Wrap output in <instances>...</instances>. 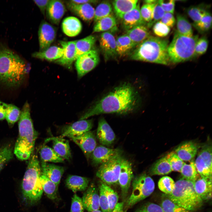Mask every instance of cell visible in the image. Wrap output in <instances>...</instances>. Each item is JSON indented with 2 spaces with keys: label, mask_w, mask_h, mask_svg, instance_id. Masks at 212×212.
Here are the masks:
<instances>
[{
  "label": "cell",
  "mask_w": 212,
  "mask_h": 212,
  "mask_svg": "<svg viewBox=\"0 0 212 212\" xmlns=\"http://www.w3.org/2000/svg\"><path fill=\"white\" fill-rule=\"evenodd\" d=\"M140 101L134 87L125 83L115 88L86 111L80 120L102 114H126L134 111Z\"/></svg>",
  "instance_id": "6da1fadb"
},
{
  "label": "cell",
  "mask_w": 212,
  "mask_h": 212,
  "mask_svg": "<svg viewBox=\"0 0 212 212\" xmlns=\"http://www.w3.org/2000/svg\"><path fill=\"white\" fill-rule=\"evenodd\" d=\"M19 120V136L14 153L19 160H26L30 157L38 135L34 127L30 115V106L27 102L21 110Z\"/></svg>",
  "instance_id": "7a4b0ae2"
},
{
  "label": "cell",
  "mask_w": 212,
  "mask_h": 212,
  "mask_svg": "<svg viewBox=\"0 0 212 212\" xmlns=\"http://www.w3.org/2000/svg\"><path fill=\"white\" fill-rule=\"evenodd\" d=\"M168 40L150 36L129 54V59L168 65L170 63L168 53Z\"/></svg>",
  "instance_id": "3957f363"
},
{
  "label": "cell",
  "mask_w": 212,
  "mask_h": 212,
  "mask_svg": "<svg viewBox=\"0 0 212 212\" xmlns=\"http://www.w3.org/2000/svg\"><path fill=\"white\" fill-rule=\"evenodd\" d=\"M26 64L11 49H0V83L10 87L19 86L25 76Z\"/></svg>",
  "instance_id": "277c9868"
},
{
  "label": "cell",
  "mask_w": 212,
  "mask_h": 212,
  "mask_svg": "<svg viewBox=\"0 0 212 212\" xmlns=\"http://www.w3.org/2000/svg\"><path fill=\"white\" fill-rule=\"evenodd\" d=\"M41 173L38 157L32 155L30 158L21 185L22 200L26 205H33L42 197L43 191L40 179Z\"/></svg>",
  "instance_id": "5b68a950"
},
{
  "label": "cell",
  "mask_w": 212,
  "mask_h": 212,
  "mask_svg": "<svg viewBox=\"0 0 212 212\" xmlns=\"http://www.w3.org/2000/svg\"><path fill=\"white\" fill-rule=\"evenodd\" d=\"M165 195L174 203L189 211L197 209L203 203V201L195 191L194 182L183 178L175 182L170 194Z\"/></svg>",
  "instance_id": "8992f818"
},
{
  "label": "cell",
  "mask_w": 212,
  "mask_h": 212,
  "mask_svg": "<svg viewBox=\"0 0 212 212\" xmlns=\"http://www.w3.org/2000/svg\"><path fill=\"white\" fill-rule=\"evenodd\" d=\"M198 39V35L186 37L180 34L176 30L172 41L168 48L170 63L183 62L194 58L195 47Z\"/></svg>",
  "instance_id": "52a82bcc"
},
{
  "label": "cell",
  "mask_w": 212,
  "mask_h": 212,
  "mask_svg": "<svg viewBox=\"0 0 212 212\" xmlns=\"http://www.w3.org/2000/svg\"><path fill=\"white\" fill-rule=\"evenodd\" d=\"M132 184V192L125 204L124 210L126 211L128 208L150 195L153 192L155 188V183L153 179L145 173L135 177Z\"/></svg>",
  "instance_id": "ba28073f"
},
{
  "label": "cell",
  "mask_w": 212,
  "mask_h": 212,
  "mask_svg": "<svg viewBox=\"0 0 212 212\" xmlns=\"http://www.w3.org/2000/svg\"><path fill=\"white\" fill-rule=\"evenodd\" d=\"M124 159L121 153L101 165L97 171V176L109 186L118 184L121 166Z\"/></svg>",
  "instance_id": "9c48e42d"
},
{
  "label": "cell",
  "mask_w": 212,
  "mask_h": 212,
  "mask_svg": "<svg viewBox=\"0 0 212 212\" xmlns=\"http://www.w3.org/2000/svg\"><path fill=\"white\" fill-rule=\"evenodd\" d=\"M75 66L78 77L80 78L94 69L99 64L100 57L98 52L93 49L78 57Z\"/></svg>",
  "instance_id": "30bf717a"
},
{
  "label": "cell",
  "mask_w": 212,
  "mask_h": 212,
  "mask_svg": "<svg viewBox=\"0 0 212 212\" xmlns=\"http://www.w3.org/2000/svg\"><path fill=\"white\" fill-rule=\"evenodd\" d=\"M195 165L201 177L212 178V148L210 145L204 146L201 150L196 160Z\"/></svg>",
  "instance_id": "8fae6325"
},
{
  "label": "cell",
  "mask_w": 212,
  "mask_h": 212,
  "mask_svg": "<svg viewBox=\"0 0 212 212\" xmlns=\"http://www.w3.org/2000/svg\"><path fill=\"white\" fill-rule=\"evenodd\" d=\"M93 126L92 119L79 120L64 127L62 129L61 136L72 139L90 131Z\"/></svg>",
  "instance_id": "7c38bea8"
},
{
  "label": "cell",
  "mask_w": 212,
  "mask_h": 212,
  "mask_svg": "<svg viewBox=\"0 0 212 212\" xmlns=\"http://www.w3.org/2000/svg\"><path fill=\"white\" fill-rule=\"evenodd\" d=\"M133 177L131 164L124 158L122 163L118 180L121 191L122 198L124 200L127 197Z\"/></svg>",
  "instance_id": "4fadbf2b"
},
{
  "label": "cell",
  "mask_w": 212,
  "mask_h": 212,
  "mask_svg": "<svg viewBox=\"0 0 212 212\" xmlns=\"http://www.w3.org/2000/svg\"><path fill=\"white\" fill-rule=\"evenodd\" d=\"M99 41L100 47L105 61L117 57L116 39L111 33L108 31L102 32Z\"/></svg>",
  "instance_id": "5bb4252c"
},
{
  "label": "cell",
  "mask_w": 212,
  "mask_h": 212,
  "mask_svg": "<svg viewBox=\"0 0 212 212\" xmlns=\"http://www.w3.org/2000/svg\"><path fill=\"white\" fill-rule=\"evenodd\" d=\"M38 35L39 52H42L49 47L54 41L56 36V30L51 24L43 21L39 26Z\"/></svg>",
  "instance_id": "9a60e30c"
},
{
  "label": "cell",
  "mask_w": 212,
  "mask_h": 212,
  "mask_svg": "<svg viewBox=\"0 0 212 212\" xmlns=\"http://www.w3.org/2000/svg\"><path fill=\"white\" fill-rule=\"evenodd\" d=\"M121 153L119 149H112L100 145L96 146L91 155L92 163L95 165H101L107 162Z\"/></svg>",
  "instance_id": "2e32d148"
},
{
  "label": "cell",
  "mask_w": 212,
  "mask_h": 212,
  "mask_svg": "<svg viewBox=\"0 0 212 212\" xmlns=\"http://www.w3.org/2000/svg\"><path fill=\"white\" fill-rule=\"evenodd\" d=\"M85 209L89 212L99 210L100 208L98 190L94 183L87 187L82 198Z\"/></svg>",
  "instance_id": "e0dca14e"
},
{
  "label": "cell",
  "mask_w": 212,
  "mask_h": 212,
  "mask_svg": "<svg viewBox=\"0 0 212 212\" xmlns=\"http://www.w3.org/2000/svg\"><path fill=\"white\" fill-rule=\"evenodd\" d=\"M96 135L100 143L105 146L112 144L116 138L114 131L104 117L99 121Z\"/></svg>",
  "instance_id": "ac0fdd59"
},
{
  "label": "cell",
  "mask_w": 212,
  "mask_h": 212,
  "mask_svg": "<svg viewBox=\"0 0 212 212\" xmlns=\"http://www.w3.org/2000/svg\"><path fill=\"white\" fill-rule=\"evenodd\" d=\"M76 40L71 41H60L59 42L63 50L62 57L55 61L56 63L70 69L76 60Z\"/></svg>",
  "instance_id": "d6986e66"
},
{
  "label": "cell",
  "mask_w": 212,
  "mask_h": 212,
  "mask_svg": "<svg viewBox=\"0 0 212 212\" xmlns=\"http://www.w3.org/2000/svg\"><path fill=\"white\" fill-rule=\"evenodd\" d=\"M72 139L80 147L87 158L97 146L95 135L91 131Z\"/></svg>",
  "instance_id": "ffe728a7"
},
{
  "label": "cell",
  "mask_w": 212,
  "mask_h": 212,
  "mask_svg": "<svg viewBox=\"0 0 212 212\" xmlns=\"http://www.w3.org/2000/svg\"><path fill=\"white\" fill-rule=\"evenodd\" d=\"M68 9L84 21L90 22L93 20L95 9L90 4H77L69 1L66 2Z\"/></svg>",
  "instance_id": "44dd1931"
},
{
  "label": "cell",
  "mask_w": 212,
  "mask_h": 212,
  "mask_svg": "<svg viewBox=\"0 0 212 212\" xmlns=\"http://www.w3.org/2000/svg\"><path fill=\"white\" fill-rule=\"evenodd\" d=\"M121 19L122 27L126 31L135 26H145L147 24L141 15L139 3L135 8L125 14Z\"/></svg>",
  "instance_id": "7402d4cb"
},
{
  "label": "cell",
  "mask_w": 212,
  "mask_h": 212,
  "mask_svg": "<svg viewBox=\"0 0 212 212\" xmlns=\"http://www.w3.org/2000/svg\"><path fill=\"white\" fill-rule=\"evenodd\" d=\"M65 11V6L63 2L57 0H50L46 11L48 19L56 25L59 23Z\"/></svg>",
  "instance_id": "603a6c76"
},
{
  "label": "cell",
  "mask_w": 212,
  "mask_h": 212,
  "mask_svg": "<svg viewBox=\"0 0 212 212\" xmlns=\"http://www.w3.org/2000/svg\"><path fill=\"white\" fill-rule=\"evenodd\" d=\"M41 168L42 173L57 185H59L64 172L63 167L42 162Z\"/></svg>",
  "instance_id": "cb8c5ba5"
},
{
  "label": "cell",
  "mask_w": 212,
  "mask_h": 212,
  "mask_svg": "<svg viewBox=\"0 0 212 212\" xmlns=\"http://www.w3.org/2000/svg\"><path fill=\"white\" fill-rule=\"evenodd\" d=\"M51 141L53 149L60 157L64 159L69 160L71 153L69 141L62 138L53 137L47 139L46 142Z\"/></svg>",
  "instance_id": "d4e9b609"
},
{
  "label": "cell",
  "mask_w": 212,
  "mask_h": 212,
  "mask_svg": "<svg viewBox=\"0 0 212 212\" xmlns=\"http://www.w3.org/2000/svg\"><path fill=\"white\" fill-rule=\"evenodd\" d=\"M194 185L196 193L203 201L211 198L212 178L198 177L194 183Z\"/></svg>",
  "instance_id": "484cf974"
},
{
  "label": "cell",
  "mask_w": 212,
  "mask_h": 212,
  "mask_svg": "<svg viewBox=\"0 0 212 212\" xmlns=\"http://www.w3.org/2000/svg\"><path fill=\"white\" fill-rule=\"evenodd\" d=\"M198 147L193 142H186L180 145L175 149V152L183 161H191L197 153Z\"/></svg>",
  "instance_id": "4316f807"
},
{
  "label": "cell",
  "mask_w": 212,
  "mask_h": 212,
  "mask_svg": "<svg viewBox=\"0 0 212 212\" xmlns=\"http://www.w3.org/2000/svg\"><path fill=\"white\" fill-rule=\"evenodd\" d=\"M62 30L67 36L74 37L78 35L82 29V25L80 20L74 16L65 18L62 25Z\"/></svg>",
  "instance_id": "83f0119b"
},
{
  "label": "cell",
  "mask_w": 212,
  "mask_h": 212,
  "mask_svg": "<svg viewBox=\"0 0 212 212\" xmlns=\"http://www.w3.org/2000/svg\"><path fill=\"white\" fill-rule=\"evenodd\" d=\"M132 42L135 48L145 40L150 34L145 25H139L127 31L126 34Z\"/></svg>",
  "instance_id": "f1b7e54d"
},
{
  "label": "cell",
  "mask_w": 212,
  "mask_h": 212,
  "mask_svg": "<svg viewBox=\"0 0 212 212\" xmlns=\"http://www.w3.org/2000/svg\"><path fill=\"white\" fill-rule=\"evenodd\" d=\"M138 0H117L112 1V4L116 16L121 19L123 16L137 5Z\"/></svg>",
  "instance_id": "f546056e"
},
{
  "label": "cell",
  "mask_w": 212,
  "mask_h": 212,
  "mask_svg": "<svg viewBox=\"0 0 212 212\" xmlns=\"http://www.w3.org/2000/svg\"><path fill=\"white\" fill-rule=\"evenodd\" d=\"M89 182V179L86 177L70 175L66 179V185L69 189L75 192L86 190Z\"/></svg>",
  "instance_id": "4dcf8cb0"
},
{
  "label": "cell",
  "mask_w": 212,
  "mask_h": 212,
  "mask_svg": "<svg viewBox=\"0 0 212 212\" xmlns=\"http://www.w3.org/2000/svg\"><path fill=\"white\" fill-rule=\"evenodd\" d=\"M63 53V50L62 48L52 46L44 51L34 52L32 54V56L39 59L53 61L61 58Z\"/></svg>",
  "instance_id": "1f68e13d"
},
{
  "label": "cell",
  "mask_w": 212,
  "mask_h": 212,
  "mask_svg": "<svg viewBox=\"0 0 212 212\" xmlns=\"http://www.w3.org/2000/svg\"><path fill=\"white\" fill-rule=\"evenodd\" d=\"M96 40V37L89 35L82 39L76 40V58L93 49Z\"/></svg>",
  "instance_id": "d6a6232c"
},
{
  "label": "cell",
  "mask_w": 212,
  "mask_h": 212,
  "mask_svg": "<svg viewBox=\"0 0 212 212\" xmlns=\"http://www.w3.org/2000/svg\"><path fill=\"white\" fill-rule=\"evenodd\" d=\"M116 45L117 55L120 57L130 54L135 48L132 42L126 34L117 38L116 39Z\"/></svg>",
  "instance_id": "836d02e7"
},
{
  "label": "cell",
  "mask_w": 212,
  "mask_h": 212,
  "mask_svg": "<svg viewBox=\"0 0 212 212\" xmlns=\"http://www.w3.org/2000/svg\"><path fill=\"white\" fill-rule=\"evenodd\" d=\"M40 181L43 191L50 199L54 200L57 197L58 186L42 173Z\"/></svg>",
  "instance_id": "e575fe53"
},
{
  "label": "cell",
  "mask_w": 212,
  "mask_h": 212,
  "mask_svg": "<svg viewBox=\"0 0 212 212\" xmlns=\"http://www.w3.org/2000/svg\"><path fill=\"white\" fill-rule=\"evenodd\" d=\"M115 17L112 15L102 18L95 22L93 32H107L115 27L117 25Z\"/></svg>",
  "instance_id": "d590c367"
},
{
  "label": "cell",
  "mask_w": 212,
  "mask_h": 212,
  "mask_svg": "<svg viewBox=\"0 0 212 212\" xmlns=\"http://www.w3.org/2000/svg\"><path fill=\"white\" fill-rule=\"evenodd\" d=\"M172 171L170 165L165 156L160 159L152 166L149 173L152 175H161L169 174Z\"/></svg>",
  "instance_id": "8d00e7d4"
},
{
  "label": "cell",
  "mask_w": 212,
  "mask_h": 212,
  "mask_svg": "<svg viewBox=\"0 0 212 212\" xmlns=\"http://www.w3.org/2000/svg\"><path fill=\"white\" fill-rule=\"evenodd\" d=\"M39 154L42 162L63 163L64 161V159L59 156L52 148L45 145L41 148Z\"/></svg>",
  "instance_id": "74e56055"
},
{
  "label": "cell",
  "mask_w": 212,
  "mask_h": 212,
  "mask_svg": "<svg viewBox=\"0 0 212 212\" xmlns=\"http://www.w3.org/2000/svg\"><path fill=\"white\" fill-rule=\"evenodd\" d=\"M176 31L180 34L188 37L193 36L191 24L184 16L180 14L176 15Z\"/></svg>",
  "instance_id": "f35d334b"
},
{
  "label": "cell",
  "mask_w": 212,
  "mask_h": 212,
  "mask_svg": "<svg viewBox=\"0 0 212 212\" xmlns=\"http://www.w3.org/2000/svg\"><path fill=\"white\" fill-rule=\"evenodd\" d=\"M112 7L110 2L103 1L96 7L95 11L94 21L95 23L103 18L112 14Z\"/></svg>",
  "instance_id": "ab89813d"
},
{
  "label": "cell",
  "mask_w": 212,
  "mask_h": 212,
  "mask_svg": "<svg viewBox=\"0 0 212 212\" xmlns=\"http://www.w3.org/2000/svg\"><path fill=\"white\" fill-rule=\"evenodd\" d=\"M180 172L183 178L194 183L198 177V173L193 161H191L189 164L185 163Z\"/></svg>",
  "instance_id": "60d3db41"
},
{
  "label": "cell",
  "mask_w": 212,
  "mask_h": 212,
  "mask_svg": "<svg viewBox=\"0 0 212 212\" xmlns=\"http://www.w3.org/2000/svg\"><path fill=\"white\" fill-rule=\"evenodd\" d=\"M193 25L200 33L207 32L212 26V17L211 14L207 11L201 20L198 22L193 23Z\"/></svg>",
  "instance_id": "b9f144b4"
},
{
  "label": "cell",
  "mask_w": 212,
  "mask_h": 212,
  "mask_svg": "<svg viewBox=\"0 0 212 212\" xmlns=\"http://www.w3.org/2000/svg\"><path fill=\"white\" fill-rule=\"evenodd\" d=\"M100 183L104 189L108 199L110 212H112L118 203L119 200L118 194L110 186L101 181Z\"/></svg>",
  "instance_id": "7bdbcfd3"
},
{
  "label": "cell",
  "mask_w": 212,
  "mask_h": 212,
  "mask_svg": "<svg viewBox=\"0 0 212 212\" xmlns=\"http://www.w3.org/2000/svg\"><path fill=\"white\" fill-rule=\"evenodd\" d=\"M21 113V111L17 107L11 104H8L5 119L9 125H13L19 120Z\"/></svg>",
  "instance_id": "ee69618b"
},
{
  "label": "cell",
  "mask_w": 212,
  "mask_h": 212,
  "mask_svg": "<svg viewBox=\"0 0 212 212\" xmlns=\"http://www.w3.org/2000/svg\"><path fill=\"white\" fill-rule=\"evenodd\" d=\"M207 11L203 5L193 6L188 8L186 11L188 16L194 23L199 22Z\"/></svg>",
  "instance_id": "f6af8a7d"
},
{
  "label": "cell",
  "mask_w": 212,
  "mask_h": 212,
  "mask_svg": "<svg viewBox=\"0 0 212 212\" xmlns=\"http://www.w3.org/2000/svg\"><path fill=\"white\" fill-rule=\"evenodd\" d=\"M164 196L166 198L162 200L161 206L163 212H190L174 203L165 195Z\"/></svg>",
  "instance_id": "bcb514c9"
},
{
  "label": "cell",
  "mask_w": 212,
  "mask_h": 212,
  "mask_svg": "<svg viewBox=\"0 0 212 212\" xmlns=\"http://www.w3.org/2000/svg\"><path fill=\"white\" fill-rule=\"evenodd\" d=\"M165 157L170 165L172 170L180 172L185 163L178 157L175 152H170Z\"/></svg>",
  "instance_id": "7dc6e473"
},
{
  "label": "cell",
  "mask_w": 212,
  "mask_h": 212,
  "mask_svg": "<svg viewBox=\"0 0 212 212\" xmlns=\"http://www.w3.org/2000/svg\"><path fill=\"white\" fill-rule=\"evenodd\" d=\"M175 184V182L171 178L165 176L160 178L158 182V185L161 191L166 195H169L172 192Z\"/></svg>",
  "instance_id": "c3c4849f"
},
{
  "label": "cell",
  "mask_w": 212,
  "mask_h": 212,
  "mask_svg": "<svg viewBox=\"0 0 212 212\" xmlns=\"http://www.w3.org/2000/svg\"><path fill=\"white\" fill-rule=\"evenodd\" d=\"M13 156L12 149L9 146H5L0 148V172Z\"/></svg>",
  "instance_id": "681fc988"
},
{
  "label": "cell",
  "mask_w": 212,
  "mask_h": 212,
  "mask_svg": "<svg viewBox=\"0 0 212 212\" xmlns=\"http://www.w3.org/2000/svg\"><path fill=\"white\" fill-rule=\"evenodd\" d=\"M208 44V40L205 37L198 38L195 47V58L205 54L207 50Z\"/></svg>",
  "instance_id": "f907efd6"
},
{
  "label": "cell",
  "mask_w": 212,
  "mask_h": 212,
  "mask_svg": "<svg viewBox=\"0 0 212 212\" xmlns=\"http://www.w3.org/2000/svg\"><path fill=\"white\" fill-rule=\"evenodd\" d=\"M165 13L158 3V0L154 9L152 19L147 24V27L150 28L153 26L155 23L160 21Z\"/></svg>",
  "instance_id": "816d5d0a"
},
{
  "label": "cell",
  "mask_w": 212,
  "mask_h": 212,
  "mask_svg": "<svg viewBox=\"0 0 212 212\" xmlns=\"http://www.w3.org/2000/svg\"><path fill=\"white\" fill-rule=\"evenodd\" d=\"M157 2L150 4H145L140 8V12L142 17L147 23L152 19L154 9Z\"/></svg>",
  "instance_id": "f5cc1de1"
},
{
  "label": "cell",
  "mask_w": 212,
  "mask_h": 212,
  "mask_svg": "<svg viewBox=\"0 0 212 212\" xmlns=\"http://www.w3.org/2000/svg\"><path fill=\"white\" fill-rule=\"evenodd\" d=\"M153 30L154 34L158 37H165L167 36L170 32V28L160 21L155 23L153 25Z\"/></svg>",
  "instance_id": "db71d44e"
},
{
  "label": "cell",
  "mask_w": 212,
  "mask_h": 212,
  "mask_svg": "<svg viewBox=\"0 0 212 212\" xmlns=\"http://www.w3.org/2000/svg\"><path fill=\"white\" fill-rule=\"evenodd\" d=\"M99 203L102 212H110L108 199L104 189L100 183L99 187Z\"/></svg>",
  "instance_id": "11a10c76"
},
{
  "label": "cell",
  "mask_w": 212,
  "mask_h": 212,
  "mask_svg": "<svg viewBox=\"0 0 212 212\" xmlns=\"http://www.w3.org/2000/svg\"><path fill=\"white\" fill-rule=\"evenodd\" d=\"M84 209L82 198L74 194L72 198L70 212H84Z\"/></svg>",
  "instance_id": "9f6ffc18"
},
{
  "label": "cell",
  "mask_w": 212,
  "mask_h": 212,
  "mask_svg": "<svg viewBox=\"0 0 212 212\" xmlns=\"http://www.w3.org/2000/svg\"><path fill=\"white\" fill-rule=\"evenodd\" d=\"M136 212H163L161 206L153 203H148L138 209Z\"/></svg>",
  "instance_id": "6f0895ef"
},
{
  "label": "cell",
  "mask_w": 212,
  "mask_h": 212,
  "mask_svg": "<svg viewBox=\"0 0 212 212\" xmlns=\"http://www.w3.org/2000/svg\"><path fill=\"white\" fill-rule=\"evenodd\" d=\"M158 2L165 12L174 14L175 1L173 0H158Z\"/></svg>",
  "instance_id": "680465c9"
},
{
  "label": "cell",
  "mask_w": 212,
  "mask_h": 212,
  "mask_svg": "<svg viewBox=\"0 0 212 212\" xmlns=\"http://www.w3.org/2000/svg\"><path fill=\"white\" fill-rule=\"evenodd\" d=\"M160 21L170 27H173L175 25L176 20L173 14L165 12Z\"/></svg>",
  "instance_id": "91938a15"
},
{
  "label": "cell",
  "mask_w": 212,
  "mask_h": 212,
  "mask_svg": "<svg viewBox=\"0 0 212 212\" xmlns=\"http://www.w3.org/2000/svg\"><path fill=\"white\" fill-rule=\"evenodd\" d=\"M50 0H34L33 1L40 9L42 14L44 15L47 8Z\"/></svg>",
  "instance_id": "94428289"
},
{
  "label": "cell",
  "mask_w": 212,
  "mask_h": 212,
  "mask_svg": "<svg viewBox=\"0 0 212 212\" xmlns=\"http://www.w3.org/2000/svg\"><path fill=\"white\" fill-rule=\"evenodd\" d=\"M8 104L0 101V120L5 119L6 111Z\"/></svg>",
  "instance_id": "6125c7cd"
},
{
  "label": "cell",
  "mask_w": 212,
  "mask_h": 212,
  "mask_svg": "<svg viewBox=\"0 0 212 212\" xmlns=\"http://www.w3.org/2000/svg\"><path fill=\"white\" fill-rule=\"evenodd\" d=\"M124 206L123 202L118 203L112 212H126L124 209Z\"/></svg>",
  "instance_id": "be15d7a7"
},
{
  "label": "cell",
  "mask_w": 212,
  "mask_h": 212,
  "mask_svg": "<svg viewBox=\"0 0 212 212\" xmlns=\"http://www.w3.org/2000/svg\"><path fill=\"white\" fill-rule=\"evenodd\" d=\"M70 1L77 4H92L97 3L98 1L94 0H70Z\"/></svg>",
  "instance_id": "e7e4bbea"
},
{
  "label": "cell",
  "mask_w": 212,
  "mask_h": 212,
  "mask_svg": "<svg viewBox=\"0 0 212 212\" xmlns=\"http://www.w3.org/2000/svg\"><path fill=\"white\" fill-rule=\"evenodd\" d=\"M158 0H146L144 1L145 4H153L157 2Z\"/></svg>",
  "instance_id": "03108f58"
},
{
  "label": "cell",
  "mask_w": 212,
  "mask_h": 212,
  "mask_svg": "<svg viewBox=\"0 0 212 212\" xmlns=\"http://www.w3.org/2000/svg\"><path fill=\"white\" fill-rule=\"evenodd\" d=\"M91 212H102V211H100L99 210H97L93 211H92Z\"/></svg>",
  "instance_id": "003e7915"
}]
</instances>
